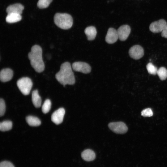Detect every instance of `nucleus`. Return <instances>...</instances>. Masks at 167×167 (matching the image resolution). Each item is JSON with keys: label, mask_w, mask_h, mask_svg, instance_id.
<instances>
[{"label": "nucleus", "mask_w": 167, "mask_h": 167, "mask_svg": "<svg viewBox=\"0 0 167 167\" xmlns=\"http://www.w3.org/2000/svg\"><path fill=\"white\" fill-rule=\"evenodd\" d=\"M55 78L64 87L66 84H75V76L69 62H66L61 64L59 71L55 75Z\"/></svg>", "instance_id": "nucleus-1"}, {"label": "nucleus", "mask_w": 167, "mask_h": 167, "mask_svg": "<svg viewBox=\"0 0 167 167\" xmlns=\"http://www.w3.org/2000/svg\"><path fill=\"white\" fill-rule=\"evenodd\" d=\"M42 49L37 45L33 46L28 55L31 64L34 70L38 73L43 72L45 64L42 57Z\"/></svg>", "instance_id": "nucleus-2"}, {"label": "nucleus", "mask_w": 167, "mask_h": 167, "mask_svg": "<svg viewBox=\"0 0 167 167\" xmlns=\"http://www.w3.org/2000/svg\"><path fill=\"white\" fill-rule=\"evenodd\" d=\"M54 21L58 27L65 30L70 28L73 24L72 16L67 13L56 14L54 17Z\"/></svg>", "instance_id": "nucleus-3"}, {"label": "nucleus", "mask_w": 167, "mask_h": 167, "mask_svg": "<svg viewBox=\"0 0 167 167\" xmlns=\"http://www.w3.org/2000/svg\"><path fill=\"white\" fill-rule=\"evenodd\" d=\"M17 85L22 93L27 95L30 93L32 86V83L29 78L24 77L17 81Z\"/></svg>", "instance_id": "nucleus-4"}, {"label": "nucleus", "mask_w": 167, "mask_h": 167, "mask_svg": "<svg viewBox=\"0 0 167 167\" xmlns=\"http://www.w3.org/2000/svg\"><path fill=\"white\" fill-rule=\"evenodd\" d=\"M108 127L113 132L117 134H123L128 131V128L123 122H114L109 123Z\"/></svg>", "instance_id": "nucleus-5"}, {"label": "nucleus", "mask_w": 167, "mask_h": 167, "mask_svg": "<svg viewBox=\"0 0 167 167\" xmlns=\"http://www.w3.org/2000/svg\"><path fill=\"white\" fill-rule=\"evenodd\" d=\"M72 66L74 71L84 74L89 73L91 70V68L89 65L84 62H75L72 64Z\"/></svg>", "instance_id": "nucleus-6"}, {"label": "nucleus", "mask_w": 167, "mask_h": 167, "mask_svg": "<svg viewBox=\"0 0 167 167\" xmlns=\"http://www.w3.org/2000/svg\"><path fill=\"white\" fill-rule=\"evenodd\" d=\"M130 57L135 59H139L144 55V50L140 45H135L131 47L129 51Z\"/></svg>", "instance_id": "nucleus-7"}, {"label": "nucleus", "mask_w": 167, "mask_h": 167, "mask_svg": "<svg viewBox=\"0 0 167 167\" xmlns=\"http://www.w3.org/2000/svg\"><path fill=\"white\" fill-rule=\"evenodd\" d=\"M167 24L166 21L164 19L153 22L151 23L149 26L150 30L154 33L161 32Z\"/></svg>", "instance_id": "nucleus-8"}, {"label": "nucleus", "mask_w": 167, "mask_h": 167, "mask_svg": "<svg viewBox=\"0 0 167 167\" xmlns=\"http://www.w3.org/2000/svg\"><path fill=\"white\" fill-rule=\"evenodd\" d=\"M119 39L122 41H125L128 37L131 31V28L128 25L120 26L117 30Z\"/></svg>", "instance_id": "nucleus-9"}, {"label": "nucleus", "mask_w": 167, "mask_h": 167, "mask_svg": "<svg viewBox=\"0 0 167 167\" xmlns=\"http://www.w3.org/2000/svg\"><path fill=\"white\" fill-rule=\"evenodd\" d=\"M65 113V110L61 108L55 111L51 116L52 121L56 124L58 125L63 121Z\"/></svg>", "instance_id": "nucleus-10"}, {"label": "nucleus", "mask_w": 167, "mask_h": 167, "mask_svg": "<svg viewBox=\"0 0 167 167\" xmlns=\"http://www.w3.org/2000/svg\"><path fill=\"white\" fill-rule=\"evenodd\" d=\"M118 38L117 30L112 28H109L105 36L106 42L109 44L115 43Z\"/></svg>", "instance_id": "nucleus-11"}, {"label": "nucleus", "mask_w": 167, "mask_h": 167, "mask_svg": "<svg viewBox=\"0 0 167 167\" xmlns=\"http://www.w3.org/2000/svg\"><path fill=\"white\" fill-rule=\"evenodd\" d=\"M13 72L10 68H5L2 69L0 73V79L3 82L10 80L13 77Z\"/></svg>", "instance_id": "nucleus-12"}, {"label": "nucleus", "mask_w": 167, "mask_h": 167, "mask_svg": "<svg viewBox=\"0 0 167 167\" xmlns=\"http://www.w3.org/2000/svg\"><path fill=\"white\" fill-rule=\"evenodd\" d=\"M24 9V6L20 3H15L8 6L6 9L7 14L14 13L21 15Z\"/></svg>", "instance_id": "nucleus-13"}, {"label": "nucleus", "mask_w": 167, "mask_h": 167, "mask_svg": "<svg viewBox=\"0 0 167 167\" xmlns=\"http://www.w3.org/2000/svg\"><path fill=\"white\" fill-rule=\"evenodd\" d=\"M82 159L87 161H90L94 160L96 158L95 152L90 149H87L84 150L81 154Z\"/></svg>", "instance_id": "nucleus-14"}, {"label": "nucleus", "mask_w": 167, "mask_h": 167, "mask_svg": "<svg viewBox=\"0 0 167 167\" xmlns=\"http://www.w3.org/2000/svg\"><path fill=\"white\" fill-rule=\"evenodd\" d=\"M84 33L89 41L94 40L96 36L97 31L96 28L93 26L87 27L84 30Z\"/></svg>", "instance_id": "nucleus-15"}, {"label": "nucleus", "mask_w": 167, "mask_h": 167, "mask_svg": "<svg viewBox=\"0 0 167 167\" xmlns=\"http://www.w3.org/2000/svg\"><path fill=\"white\" fill-rule=\"evenodd\" d=\"M32 101L35 107L37 108L40 107L41 104V99L39 95L37 90H34L32 93Z\"/></svg>", "instance_id": "nucleus-16"}, {"label": "nucleus", "mask_w": 167, "mask_h": 167, "mask_svg": "<svg viewBox=\"0 0 167 167\" xmlns=\"http://www.w3.org/2000/svg\"><path fill=\"white\" fill-rule=\"evenodd\" d=\"M22 19L21 15L14 13L7 14L6 18V21L8 23H16L20 21Z\"/></svg>", "instance_id": "nucleus-17"}, {"label": "nucleus", "mask_w": 167, "mask_h": 167, "mask_svg": "<svg viewBox=\"0 0 167 167\" xmlns=\"http://www.w3.org/2000/svg\"><path fill=\"white\" fill-rule=\"evenodd\" d=\"M26 119L28 124L31 126H38L41 123V121L38 118L33 116H28L26 118Z\"/></svg>", "instance_id": "nucleus-18"}, {"label": "nucleus", "mask_w": 167, "mask_h": 167, "mask_svg": "<svg viewBox=\"0 0 167 167\" xmlns=\"http://www.w3.org/2000/svg\"><path fill=\"white\" fill-rule=\"evenodd\" d=\"M12 126V122L10 121H4L0 123V130L2 131H8L11 130Z\"/></svg>", "instance_id": "nucleus-19"}, {"label": "nucleus", "mask_w": 167, "mask_h": 167, "mask_svg": "<svg viewBox=\"0 0 167 167\" xmlns=\"http://www.w3.org/2000/svg\"><path fill=\"white\" fill-rule=\"evenodd\" d=\"M157 74L161 80H165L167 78V70L165 67H161L158 70Z\"/></svg>", "instance_id": "nucleus-20"}, {"label": "nucleus", "mask_w": 167, "mask_h": 167, "mask_svg": "<svg viewBox=\"0 0 167 167\" xmlns=\"http://www.w3.org/2000/svg\"><path fill=\"white\" fill-rule=\"evenodd\" d=\"M51 103L50 100L47 99L45 100L42 106V110L44 113H48L50 110L51 107Z\"/></svg>", "instance_id": "nucleus-21"}, {"label": "nucleus", "mask_w": 167, "mask_h": 167, "mask_svg": "<svg viewBox=\"0 0 167 167\" xmlns=\"http://www.w3.org/2000/svg\"><path fill=\"white\" fill-rule=\"evenodd\" d=\"M148 72L150 74L155 75L157 74L158 69L152 63L150 62L146 66Z\"/></svg>", "instance_id": "nucleus-22"}, {"label": "nucleus", "mask_w": 167, "mask_h": 167, "mask_svg": "<svg viewBox=\"0 0 167 167\" xmlns=\"http://www.w3.org/2000/svg\"><path fill=\"white\" fill-rule=\"evenodd\" d=\"M52 0H39L37 3L38 7L41 9L47 7Z\"/></svg>", "instance_id": "nucleus-23"}, {"label": "nucleus", "mask_w": 167, "mask_h": 167, "mask_svg": "<svg viewBox=\"0 0 167 167\" xmlns=\"http://www.w3.org/2000/svg\"><path fill=\"white\" fill-rule=\"evenodd\" d=\"M141 115L143 117H150L153 115V113L151 108H146L141 111Z\"/></svg>", "instance_id": "nucleus-24"}, {"label": "nucleus", "mask_w": 167, "mask_h": 167, "mask_svg": "<svg viewBox=\"0 0 167 167\" xmlns=\"http://www.w3.org/2000/svg\"><path fill=\"white\" fill-rule=\"evenodd\" d=\"M6 105L5 101L3 99L0 100V116H3L5 112Z\"/></svg>", "instance_id": "nucleus-25"}, {"label": "nucleus", "mask_w": 167, "mask_h": 167, "mask_svg": "<svg viewBox=\"0 0 167 167\" xmlns=\"http://www.w3.org/2000/svg\"><path fill=\"white\" fill-rule=\"evenodd\" d=\"M0 167H15V166L11 162L6 161L1 162Z\"/></svg>", "instance_id": "nucleus-26"}, {"label": "nucleus", "mask_w": 167, "mask_h": 167, "mask_svg": "<svg viewBox=\"0 0 167 167\" xmlns=\"http://www.w3.org/2000/svg\"><path fill=\"white\" fill-rule=\"evenodd\" d=\"M161 35L162 37L167 38V24L161 32Z\"/></svg>", "instance_id": "nucleus-27"}]
</instances>
